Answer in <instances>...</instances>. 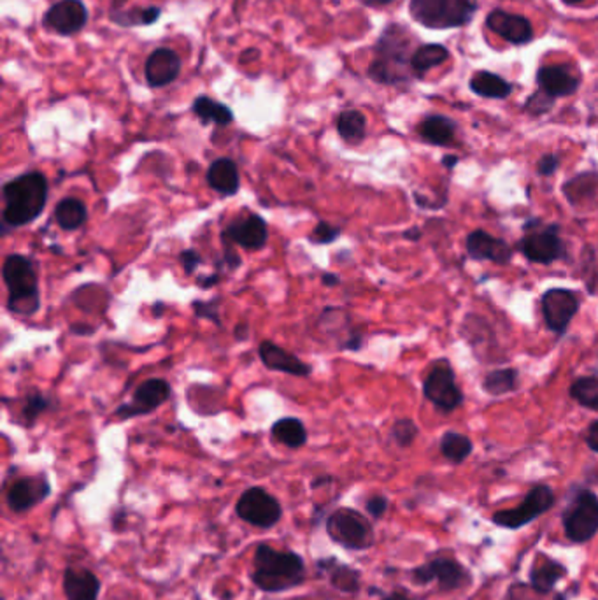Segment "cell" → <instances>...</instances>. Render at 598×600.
Masks as SVG:
<instances>
[{
  "label": "cell",
  "mask_w": 598,
  "mask_h": 600,
  "mask_svg": "<svg viewBox=\"0 0 598 600\" xmlns=\"http://www.w3.org/2000/svg\"><path fill=\"white\" fill-rule=\"evenodd\" d=\"M50 407H52V404H50L48 397H44L43 394H32V396L27 397L25 407H23V414L28 421H34L39 414H43Z\"/></svg>",
  "instance_id": "cell-41"
},
{
  "label": "cell",
  "mask_w": 598,
  "mask_h": 600,
  "mask_svg": "<svg viewBox=\"0 0 598 600\" xmlns=\"http://www.w3.org/2000/svg\"><path fill=\"white\" fill-rule=\"evenodd\" d=\"M466 255L472 260H488L498 266H509L513 260V248L507 241L488 234L482 228L470 232L466 239Z\"/></svg>",
  "instance_id": "cell-15"
},
{
  "label": "cell",
  "mask_w": 598,
  "mask_h": 600,
  "mask_svg": "<svg viewBox=\"0 0 598 600\" xmlns=\"http://www.w3.org/2000/svg\"><path fill=\"white\" fill-rule=\"evenodd\" d=\"M565 535L572 542H588L598 532V497L590 490H581L563 513Z\"/></svg>",
  "instance_id": "cell-9"
},
{
  "label": "cell",
  "mask_w": 598,
  "mask_h": 600,
  "mask_svg": "<svg viewBox=\"0 0 598 600\" xmlns=\"http://www.w3.org/2000/svg\"><path fill=\"white\" fill-rule=\"evenodd\" d=\"M486 27L497 36H500L504 41L516 44V46H522L532 41V23L522 14H513L502 9H495L488 14Z\"/></svg>",
  "instance_id": "cell-18"
},
{
  "label": "cell",
  "mask_w": 598,
  "mask_h": 600,
  "mask_svg": "<svg viewBox=\"0 0 598 600\" xmlns=\"http://www.w3.org/2000/svg\"><path fill=\"white\" fill-rule=\"evenodd\" d=\"M458 162H460V160H458L457 155H446V156L443 158V165H444L446 169H450V171L455 169V167L458 165Z\"/></svg>",
  "instance_id": "cell-48"
},
{
  "label": "cell",
  "mask_w": 598,
  "mask_h": 600,
  "mask_svg": "<svg viewBox=\"0 0 598 600\" xmlns=\"http://www.w3.org/2000/svg\"><path fill=\"white\" fill-rule=\"evenodd\" d=\"M207 185L221 196H235L239 192V169L230 158H218L207 169Z\"/></svg>",
  "instance_id": "cell-24"
},
{
  "label": "cell",
  "mask_w": 598,
  "mask_h": 600,
  "mask_svg": "<svg viewBox=\"0 0 598 600\" xmlns=\"http://www.w3.org/2000/svg\"><path fill=\"white\" fill-rule=\"evenodd\" d=\"M323 284L325 286H337L339 284V277L335 276V274H332V272H327V274H323Z\"/></svg>",
  "instance_id": "cell-50"
},
{
  "label": "cell",
  "mask_w": 598,
  "mask_h": 600,
  "mask_svg": "<svg viewBox=\"0 0 598 600\" xmlns=\"http://www.w3.org/2000/svg\"><path fill=\"white\" fill-rule=\"evenodd\" d=\"M171 397V385L165 380H148L137 387L133 392L132 402L116 409V414L122 418H132L139 414H149L158 409Z\"/></svg>",
  "instance_id": "cell-17"
},
{
  "label": "cell",
  "mask_w": 598,
  "mask_h": 600,
  "mask_svg": "<svg viewBox=\"0 0 598 600\" xmlns=\"http://www.w3.org/2000/svg\"><path fill=\"white\" fill-rule=\"evenodd\" d=\"M569 396L579 405L598 411V376H581L572 381Z\"/></svg>",
  "instance_id": "cell-38"
},
{
  "label": "cell",
  "mask_w": 598,
  "mask_h": 600,
  "mask_svg": "<svg viewBox=\"0 0 598 600\" xmlns=\"http://www.w3.org/2000/svg\"><path fill=\"white\" fill-rule=\"evenodd\" d=\"M216 306H218V300H212V302H195L194 304V309L197 313V316L200 318H209L212 320L214 324L219 325V320H218V311H216Z\"/></svg>",
  "instance_id": "cell-45"
},
{
  "label": "cell",
  "mask_w": 598,
  "mask_h": 600,
  "mask_svg": "<svg viewBox=\"0 0 598 600\" xmlns=\"http://www.w3.org/2000/svg\"><path fill=\"white\" fill-rule=\"evenodd\" d=\"M64 594L67 600H99L100 581L90 569L67 567L64 572Z\"/></svg>",
  "instance_id": "cell-23"
},
{
  "label": "cell",
  "mask_w": 598,
  "mask_h": 600,
  "mask_svg": "<svg viewBox=\"0 0 598 600\" xmlns=\"http://www.w3.org/2000/svg\"><path fill=\"white\" fill-rule=\"evenodd\" d=\"M325 529L329 537L339 546L353 551H362L372 546L374 532L369 520L351 508H339L327 518Z\"/></svg>",
  "instance_id": "cell-7"
},
{
  "label": "cell",
  "mask_w": 598,
  "mask_h": 600,
  "mask_svg": "<svg viewBox=\"0 0 598 600\" xmlns=\"http://www.w3.org/2000/svg\"><path fill=\"white\" fill-rule=\"evenodd\" d=\"M542 316L547 329L556 335H565L569 325L581 308V300L576 292L567 288H551L544 292L540 299Z\"/></svg>",
  "instance_id": "cell-12"
},
{
  "label": "cell",
  "mask_w": 598,
  "mask_h": 600,
  "mask_svg": "<svg viewBox=\"0 0 598 600\" xmlns=\"http://www.w3.org/2000/svg\"><path fill=\"white\" fill-rule=\"evenodd\" d=\"M383 600H409V597H405L403 594H392L388 597H385Z\"/></svg>",
  "instance_id": "cell-52"
},
{
  "label": "cell",
  "mask_w": 598,
  "mask_h": 600,
  "mask_svg": "<svg viewBox=\"0 0 598 600\" xmlns=\"http://www.w3.org/2000/svg\"><path fill=\"white\" fill-rule=\"evenodd\" d=\"M585 441H586V444H588V448L592 452L598 453V420L590 423V427H588V430L585 434Z\"/></svg>",
  "instance_id": "cell-47"
},
{
  "label": "cell",
  "mask_w": 598,
  "mask_h": 600,
  "mask_svg": "<svg viewBox=\"0 0 598 600\" xmlns=\"http://www.w3.org/2000/svg\"><path fill=\"white\" fill-rule=\"evenodd\" d=\"M365 5H371V7H381V5H388L392 4L394 0H362Z\"/></svg>",
  "instance_id": "cell-51"
},
{
  "label": "cell",
  "mask_w": 598,
  "mask_h": 600,
  "mask_svg": "<svg viewBox=\"0 0 598 600\" xmlns=\"http://www.w3.org/2000/svg\"><path fill=\"white\" fill-rule=\"evenodd\" d=\"M160 18L158 7H131V9H111V20L122 27L135 25H151Z\"/></svg>",
  "instance_id": "cell-37"
},
{
  "label": "cell",
  "mask_w": 598,
  "mask_h": 600,
  "mask_svg": "<svg viewBox=\"0 0 598 600\" xmlns=\"http://www.w3.org/2000/svg\"><path fill=\"white\" fill-rule=\"evenodd\" d=\"M237 516L257 529H272L281 522L283 508L279 500L270 495L266 488L253 486L243 492L235 504Z\"/></svg>",
  "instance_id": "cell-8"
},
{
  "label": "cell",
  "mask_w": 598,
  "mask_h": 600,
  "mask_svg": "<svg viewBox=\"0 0 598 600\" xmlns=\"http://www.w3.org/2000/svg\"><path fill=\"white\" fill-rule=\"evenodd\" d=\"M470 90L484 99H507L513 93L511 83L493 72H477L470 79Z\"/></svg>",
  "instance_id": "cell-29"
},
{
  "label": "cell",
  "mask_w": 598,
  "mask_h": 600,
  "mask_svg": "<svg viewBox=\"0 0 598 600\" xmlns=\"http://www.w3.org/2000/svg\"><path fill=\"white\" fill-rule=\"evenodd\" d=\"M223 237L227 243H235L246 250H260L266 246L268 237L267 223L259 214H250L243 220L232 221L225 228Z\"/></svg>",
  "instance_id": "cell-19"
},
{
  "label": "cell",
  "mask_w": 598,
  "mask_h": 600,
  "mask_svg": "<svg viewBox=\"0 0 598 600\" xmlns=\"http://www.w3.org/2000/svg\"><path fill=\"white\" fill-rule=\"evenodd\" d=\"M194 113L200 118L202 124H216L219 127L230 125L234 122V113L228 106L216 102L205 95H200L194 102Z\"/></svg>",
  "instance_id": "cell-31"
},
{
  "label": "cell",
  "mask_w": 598,
  "mask_h": 600,
  "mask_svg": "<svg viewBox=\"0 0 598 600\" xmlns=\"http://www.w3.org/2000/svg\"><path fill=\"white\" fill-rule=\"evenodd\" d=\"M318 567L323 569V572L329 576L333 588L346 592V594H355L360 590V574L358 571L339 564L335 558H325L318 562Z\"/></svg>",
  "instance_id": "cell-27"
},
{
  "label": "cell",
  "mask_w": 598,
  "mask_h": 600,
  "mask_svg": "<svg viewBox=\"0 0 598 600\" xmlns=\"http://www.w3.org/2000/svg\"><path fill=\"white\" fill-rule=\"evenodd\" d=\"M52 493V484L46 476H30L16 479L5 495L7 506L12 513H27L43 500H46Z\"/></svg>",
  "instance_id": "cell-14"
},
{
  "label": "cell",
  "mask_w": 598,
  "mask_h": 600,
  "mask_svg": "<svg viewBox=\"0 0 598 600\" xmlns=\"http://www.w3.org/2000/svg\"><path fill=\"white\" fill-rule=\"evenodd\" d=\"M554 504V492L547 484H538L530 490V493L525 497V500L514 508L498 511L493 515V524L502 529L518 531L529 524H532L535 518L549 511Z\"/></svg>",
  "instance_id": "cell-11"
},
{
  "label": "cell",
  "mask_w": 598,
  "mask_h": 600,
  "mask_svg": "<svg viewBox=\"0 0 598 600\" xmlns=\"http://www.w3.org/2000/svg\"><path fill=\"white\" fill-rule=\"evenodd\" d=\"M520 372L514 367L490 371L482 380V390L491 397H502L518 388Z\"/></svg>",
  "instance_id": "cell-30"
},
{
  "label": "cell",
  "mask_w": 598,
  "mask_h": 600,
  "mask_svg": "<svg viewBox=\"0 0 598 600\" xmlns=\"http://www.w3.org/2000/svg\"><path fill=\"white\" fill-rule=\"evenodd\" d=\"M423 396L439 411L451 412L464 402V392L457 385V376L448 360L437 362L423 381Z\"/></svg>",
  "instance_id": "cell-10"
},
{
  "label": "cell",
  "mask_w": 598,
  "mask_h": 600,
  "mask_svg": "<svg viewBox=\"0 0 598 600\" xmlns=\"http://www.w3.org/2000/svg\"><path fill=\"white\" fill-rule=\"evenodd\" d=\"M339 234H340V230L337 227H333V225L327 223V221H320L316 225V228L313 230V234H311L309 239L313 243H318V244H331V243H333L339 237Z\"/></svg>",
  "instance_id": "cell-42"
},
{
  "label": "cell",
  "mask_w": 598,
  "mask_h": 600,
  "mask_svg": "<svg viewBox=\"0 0 598 600\" xmlns=\"http://www.w3.org/2000/svg\"><path fill=\"white\" fill-rule=\"evenodd\" d=\"M477 4L474 0H411V16L427 28H457L470 23Z\"/></svg>",
  "instance_id": "cell-5"
},
{
  "label": "cell",
  "mask_w": 598,
  "mask_h": 600,
  "mask_svg": "<svg viewBox=\"0 0 598 600\" xmlns=\"http://www.w3.org/2000/svg\"><path fill=\"white\" fill-rule=\"evenodd\" d=\"M259 355H260L262 364L270 371H279V372H286V374H291V376H309L311 374V367L307 364H304L299 356L288 353L286 349L279 348L272 340H264L260 344Z\"/></svg>",
  "instance_id": "cell-22"
},
{
  "label": "cell",
  "mask_w": 598,
  "mask_h": 600,
  "mask_svg": "<svg viewBox=\"0 0 598 600\" xmlns=\"http://www.w3.org/2000/svg\"><path fill=\"white\" fill-rule=\"evenodd\" d=\"M553 106H554V99L540 90V92L533 93L532 97L527 100L525 111L530 113L533 116H540V115L549 113Z\"/></svg>",
  "instance_id": "cell-40"
},
{
  "label": "cell",
  "mask_w": 598,
  "mask_h": 600,
  "mask_svg": "<svg viewBox=\"0 0 598 600\" xmlns=\"http://www.w3.org/2000/svg\"><path fill=\"white\" fill-rule=\"evenodd\" d=\"M538 88L549 97H569L578 92L581 79L567 66H546L537 72Z\"/></svg>",
  "instance_id": "cell-20"
},
{
  "label": "cell",
  "mask_w": 598,
  "mask_h": 600,
  "mask_svg": "<svg viewBox=\"0 0 598 600\" xmlns=\"http://www.w3.org/2000/svg\"><path fill=\"white\" fill-rule=\"evenodd\" d=\"M597 194L598 172H581L563 185V196L576 207L595 200Z\"/></svg>",
  "instance_id": "cell-28"
},
{
  "label": "cell",
  "mask_w": 598,
  "mask_h": 600,
  "mask_svg": "<svg viewBox=\"0 0 598 600\" xmlns=\"http://www.w3.org/2000/svg\"><path fill=\"white\" fill-rule=\"evenodd\" d=\"M560 167V158L554 153H547L544 156H540V160L537 162V174L542 178H549L553 176Z\"/></svg>",
  "instance_id": "cell-43"
},
{
  "label": "cell",
  "mask_w": 598,
  "mask_h": 600,
  "mask_svg": "<svg viewBox=\"0 0 598 600\" xmlns=\"http://www.w3.org/2000/svg\"><path fill=\"white\" fill-rule=\"evenodd\" d=\"M43 23L60 36H72L88 23V11L81 0H60L48 9Z\"/></svg>",
  "instance_id": "cell-16"
},
{
  "label": "cell",
  "mask_w": 598,
  "mask_h": 600,
  "mask_svg": "<svg viewBox=\"0 0 598 600\" xmlns=\"http://www.w3.org/2000/svg\"><path fill=\"white\" fill-rule=\"evenodd\" d=\"M412 37L402 25H390L378 41L376 59L369 67V76L381 84H399L411 79Z\"/></svg>",
  "instance_id": "cell-3"
},
{
  "label": "cell",
  "mask_w": 598,
  "mask_h": 600,
  "mask_svg": "<svg viewBox=\"0 0 598 600\" xmlns=\"http://www.w3.org/2000/svg\"><path fill=\"white\" fill-rule=\"evenodd\" d=\"M365 508H367V513H369L372 518L379 520V518L387 513V509H388V499L383 497V495H374V497H371V499L365 502Z\"/></svg>",
  "instance_id": "cell-44"
},
{
  "label": "cell",
  "mask_w": 598,
  "mask_h": 600,
  "mask_svg": "<svg viewBox=\"0 0 598 600\" xmlns=\"http://www.w3.org/2000/svg\"><path fill=\"white\" fill-rule=\"evenodd\" d=\"M520 252L529 262L540 266H551L562 260L567 253L560 237V227L546 225L538 218H532L525 223V236L520 239Z\"/></svg>",
  "instance_id": "cell-6"
},
{
  "label": "cell",
  "mask_w": 598,
  "mask_h": 600,
  "mask_svg": "<svg viewBox=\"0 0 598 600\" xmlns=\"http://www.w3.org/2000/svg\"><path fill=\"white\" fill-rule=\"evenodd\" d=\"M88 216L86 205L79 199L66 197L60 200L55 207V220L64 230H77L84 225Z\"/></svg>",
  "instance_id": "cell-34"
},
{
  "label": "cell",
  "mask_w": 598,
  "mask_h": 600,
  "mask_svg": "<svg viewBox=\"0 0 598 600\" xmlns=\"http://www.w3.org/2000/svg\"><path fill=\"white\" fill-rule=\"evenodd\" d=\"M450 59L448 48L441 44H425L419 46L411 59V68L416 77H421L425 72H428L434 67L443 66Z\"/></svg>",
  "instance_id": "cell-32"
},
{
  "label": "cell",
  "mask_w": 598,
  "mask_h": 600,
  "mask_svg": "<svg viewBox=\"0 0 598 600\" xmlns=\"http://www.w3.org/2000/svg\"><path fill=\"white\" fill-rule=\"evenodd\" d=\"M418 132L432 146H448L455 140L457 124L448 116L432 115L419 124Z\"/></svg>",
  "instance_id": "cell-25"
},
{
  "label": "cell",
  "mask_w": 598,
  "mask_h": 600,
  "mask_svg": "<svg viewBox=\"0 0 598 600\" xmlns=\"http://www.w3.org/2000/svg\"><path fill=\"white\" fill-rule=\"evenodd\" d=\"M181 72V59L169 48L155 50L146 60V81L153 88H162L172 83Z\"/></svg>",
  "instance_id": "cell-21"
},
{
  "label": "cell",
  "mask_w": 598,
  "mask_h": 600,
  "mask_svg": "<svg viewBox=\"0 0 598 600\" xmlns=\"http://www.w3.org/2000/svg\"><path fill=\"white\" fill-rule=\"evenodd\" d=\"M4 228H18L36 221L46 207L48 180L43 172H25L2 188Z\"/></svg>",
  "instance_id": "cell-2"
},
{
  "label": "cell",
  "mask_w": 598,
  "mask_h": 600,
  "mask_svg": "<svg viewBox=\"0 0 598 600\" xmlns=\"http://www.w3.org/2000/svg\"><path fill=\"white\" fill-rule=\"evenodd\" d=\"M337 132L339 135L349 142V144H358L365 139L367 133V120L365 116L356 111V109H347L342 111L337 118Z\"/></svg>",
  "instance_id": "cell-35"
},
{
  "label": "cell",
  "mask_w": 598,
  "mask_h": 600,
  "mask_svg": "<svg viewBox=\"0 0 598 600\" xmlns=\"http://www.w3.org/2000/svg\"><path fill=\"white\" fill-rule=\"evenodd\" d=\"M272 437L288 448H300L307 443V430L297 418H283L274 423Z\"/></svg>",
  "instance_id": "cell-33"
},
{
  "label": "cell",
  "mask_w": 598,
  "mask_h": 600,
  "mask_svg": "<svg viewBox=\"0 0 598 600\" xmlns=\"http://www.w3.org/2000/svg\"><path fill=\"white\" fill-rule=\"evenodd\" d=\"M565 4H569V5H578V4H581V2H585V0H563Z\"/></svg>",
  "instance_id": "cell-53"
},
{
  "label": "cell",
  "mask_w": 598,
  "mask_h": 600,
  "mask_svg": "<svg viewBox=\"0 0 598 600\" xmlns=\"http://www.w3.org/2000/svg\"><path fill=\"white\" fill-rule=\"evenodd\" d=\"M2 277L7 286V309L14 315L32 316L39 306V286L34 264L25 255H9L2 266Z\"/></svg>",
  "instance_id": "cell-4"
},
{
  "label": "cell",
  "mask_w": 598,
  "mask_h": 600,
  "mask_svg": "<svg viewBox=\"0 0 598 600\" xmlns=\"http://www.w3.org/2000/svg\"><path fill=\"white\" fill-rule=\"evenodd\" d=\"M565 574H567L565 565H562L556 560L542 558L530 571V585L538 594H549L556 587V583L565 578Z\"/></svg>",
  "instance_id": "cell-26"
},
{
  "label": "cell",
  "mask_w": 598,
  "mask_h": 600,
  "mask_svg": "<svg viewBox=\"0 0 598 600\" xmlns=\"http://www.w3.org/2000/svg\"><path fill=\"white\" fill-rule=\"evenodd\" d=\"M472 450H474V444H472L470 437H466L460 432L450 430L441 437V453L446 460H450L453 464L466 462L472 453Z\"/></svg>",
  "instance_id": "cell-36"
},
{
  "label": "cell",
  "mask_w": 598,
  "mask_h": 600,
  "mask_svg": "<svg viewBox=\"0 0 598 600\" xmlns=\"http://www.w3.org/2000/svg\"><path fill=\"white\" fill-rule=\"evenodd\" d=\"M179 259H181V264H183V268H185L187 274H192L202 264V259L195 250H185Z\"/></svg>",
  "instance_id": "cell-46"
},
{
  "label": "cell",
  "mask_w": 598,
  "mask_h": 600,
  "mask_svg": "<svg viewBox=\"0 0 598 600\" xmlns=\"http://www.w3.org/2000/svg\"><path fill=\"white\" fill-rule=\"evenodd\" d=\"M412 580L418 585L437 581L443 590H457L470 581L466 567L453 558H435L412 571Z\"/></svg>",
  "instance_id": "cell-13"
},
{
  "label": "cell",
  "mask_w": 598,
  "mask_h": 600,
  "mask_svg": "<svg viewBox=\"0 0 598 600\" xmlns=\"http://www.w3.org/2000/svg\"><path fill=\"white\" fill-rule=\"evenodd\" d=\"M403 237L409 239V241H419L421 239V230L418 227H412L409 230L403 232Z\"/></svg>",
  "instance_id": "cell-49"
},
{
  "label": "cell",
  "mask_w": 598,
  "mask_h": 600,
  "mask_svg": "<svg viewBox=\"0 0 598 600\" xmlns=\"http://www.w3.org/2000/svg\"><path fill=\"white\" fill-rule=\"evenodd\" d=\"M306 580L304 558L295 551L275 549L259 544L253 556L251 581L267 594H281L297 588Z\"/></svg>",
  "instance_id": "cell-1"
},
{
  "label": "cell",
  "mask_w": 598,
  "mask_h": 600,
  "mask_svg": "<svg viewBox=\"0 0 598 600\" xmlns=\"http://www.w3.org/2000/svg\"><path fill=\"white\" fill-rule=\"evenodd\" d=\"M419 434V428L418 425L409 420V418H402V420H397L392 427V437L394 441L399 444L400 448H409L416 437Z\"/></svg>",
  "instance_id": "cell-39"
}]
</instances>
